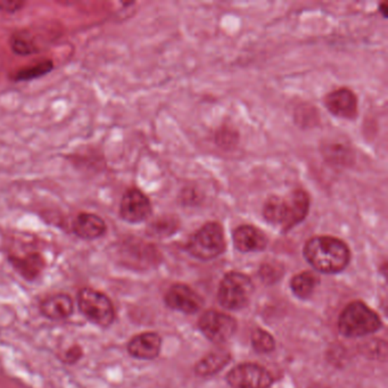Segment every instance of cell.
Here are the masks:
<instances>
[{
  "mask_svg": "<svg viewBox=\"0 0 388 388\" xmlns=\"http://www.w3.org/2000/svg\"><path fill=\"white\" fill-rule=\"evenodd\" d=\"M304 256L317 271L324 273L340 272L351 261L349 246L331 236H317L307 240Z\"/></svg>",
  "mask_w": 388,
  "mask_h": 388,
  "instance_id": "cell-1",
  "label": "cell"
},
{
  "mask_svg": "<svg viewBox=\"0 0 388 388\" xmlns=\"http://www.w3.org/2000/svg\"><path fill=\"white\" fill-rule=\"evenodd\" d=\"M310 198L307 191L298 189L287 196H272L265 202L263 216L271 225L284 231L300 225L309 214Z\"/></svg>",
  "mask_w": 388,
  "mask_h": 388,
  "instance_id": "cell-2",
  "label": "cell"
},
{
  "mask_svg": "<svg viewBox=\"0 0 388 388\" xmlns=\"http://www.w3.org/2000/svg\"><path fill=\"white\" fill-rule=\"evenodd\" d=\"M340 334L346 337L367 336L382 328V320L373 310L363 302L349 303L340 314L338 321Z\"/></svg>",
  "mask_w": 388,
  "mask_h": 388,
  "instance_id": "cell-3",
  "label": "cell"
},
{
  "mask_svg": "<svg viewBox=\"0 0 388 388\" xmlns=\"http://www.w3.org/2000/svg\"><path fill=\"white\" fill-rule=\"evenodd\" d=\"M76 303L82 316L98 327L109 328L116 320L114 304L103 291L91 287L80 289Z\"/></svg>",
  "mask_w": 388,
  "mask_h": 388,
  "instance_id": "cell-4",
  "label": "cell"
},
{
  "mask_svg": "<svg viewBox=\"0 0 388 388\" xmlns=\"http://www.w3.org/2000/svg\"><path fill=\"white\" fill-rule=\"evenodd\" d=\"M187 249L200 260H212L225 252L226 238L223 228L218 222H207L189 240Z\"/></svg>",
  "mask_w": 388,
  "mask_h": 388,
  "instance_id": "cell-5",
  "label": "cell"
},
{
  "mask_svg": "<svg viewBox=\"0 0 388 388\" xmlns=\"http://www.w3.org/2000/svg\"><path fill=\"white\" fill-rule=\"evenodd\" d=\"M252 282L242 272H229L223 277L219 287V302L228 310H240L247 307L252 298Z\"/></svg>",
  "mask_w": 388,
  "mask_h": 388,
  "instance_id": "cell-6",
  "label": "cell"
},
{
  "mask_svg": "<svg viewBox=\"0 0 388 388\" xmlns=\"http://www.w3.org/2000/svg\"><path fill=\"white\" fill-rule=\"evenodd\" d=\"M152 202L148 196L137 187H129L122 195L118 216L130 225H138L152 216Z\"/></svg>",
  "mask_w": 388,
  "mask_h": 388,
  "instance_id": "cell-7",
  "label": "cell"
},
{
  "mask_svg": "<svg viewBox=\"0 0 388 388\" xmlns=\"http://www.w3.org/2000/svg\"><path fill=\"white\" fill-rule=\"evenodd\" d=\"M198 327L213 343H225L236 333L237 322L233 317L209 310L200 317Z\"/></svg>",
  "mask_w": 388,
  "mask_h": 388,
  "instance_id": "cell-8",
  "label": "cell"
},
{
  "mask_svg": "<svg viewBox=\"0 0 388 388\" xmlns=\"http://www.w3.org/2000/svg\"><path fill=\"white\" fill-rule=\"evenodd\" d=\"M231 388H269L273 378L265 368L255 363L237 366L227 376Z\"/></svg>",
  "mask_w": 388,
  "mask_h": 388,
  "instance_id": "cell-9",
  "label": "cell"
},
{
  "mask_svg": "<svg viewBox=\"0 0 388 388\" xmlns=\"http://www.w3.org/2000/svg\"><path fill=\"white\" fill-rule=\"evenodd\" d=\"M167 305L186 314H193L200 311L203 300L194 289L187 285L176 284L171 286L165 295Z\"/></svg>",
  "mask_w": 388,
  "mask_h": 388,
  "instance_id": "cell-10",
  "label": "cell"
},
{
  "mask_svg": "<svg viewBox=\"0 0 388 388\" xmlns=\"http://www.w3.org/2000/svg\"><path fill=\"white\" fill-rule=\"evenodd\" d=\"M325 105L336 118L352 120L358 116V98L352 90L337 89L326 96Z\"/></svg>",
  "mask_w": 388,
  "mask_h": 388,
  "instance_id": "cell-11",
  "label": "cell"
},
{
  "mask_svg": "<svg viewBox=\"0 0 388 388\" xmlns=\"http://www.w3.org/2000/svg\"><path fill=\"white\" fill-rule=\"evenodd\" d=\"M73 234L83 240H96L105 236L107 225L96 213L80 212L72 221Z\"/></svg>",
  "mask_w": 388,
  "mask_h": 388,
  "instance_id": "cell-12",
  "label": "cell"
},
{
  "mask_svg": "<svg viewBox=\"0 0 388 388\" xmlns=\"http://www.w3.org/2000/svg\"><path fill=\"white\" fill-rule=\"evenodd\" d=\"M162 340L156 333H141L127 343V353L138 360H154L161 352Z\"/></svg>",
  "mask_w": 388,
  "mask_h": 388,
  "instance_id": "cell-13",
  "label": "cell"
},
{
  "mask_svg": "<svg viewBox=\"0 0 388 388\" xmlns=\"http://www.w3.org/2000/svg\"><path fill=\"white\" fill-rule=\"evenodd\" d=\"M40 313L52 321H63L72 317L74 300L70 295L57 293L50 295L40 303Z\"/></svg>",
  "mask_w": 388,
  "mask_h": 388,
  "instance_id": "cell-14",
  "label": "cell"
},
{
  "mask_svg": "<svg viewBox=\"0 0 388 388\" xmlns=\"http://www.w3.org/2000/svg\"><path fill=\"white\" fill-rule=\"evenodd\" d=\"M233 240L236 249L244 253L260 252L268 245L265 234L254 226L244 225L236 228Z\"/></svg>",
  "mask_w": 388,
  "mask_h": 388,
  "instance_id": "cell-15",
  "label": "cell"
},
{
  "mask_svg": "<svg viewBox=\"0 0 388 388\" xmlns=\"http://www.w3.org/2000/svg\"><path fill=\"white\" fill-rule=\"evenodd\" d=\"M13 267L25 279L32 282L40 276L45 269V260L40 254H29L25 258H11Z\"/></svg>",
  "mask_w": 388,
  "mask_h": 388,
  "instance_id": "cell-16",
  "label": "cell"
},
{
  "mask_svg": "<svg viewBox=\"0 0 388 388\" xmlns=\"http://www.w3.org/2000/svg\"><path fill=\"white\" fill-rule=\"evenodd\" d=\"M9 47L18 56H30L40 52V47L30 31L18 30L9 36Z\"/></svg>",
  "mask_w": 388,
  "mask_h": 388,
  "instance_id": "cell-17",
  "label": "cell"
},
{
  "mask_svg": "<svg viewBox=\"0 0 388 388\" xmlns=\"http://www.w3.org/2000/svg\"><path fill=\"white\" fill-rule=\"evenodd\" d=\"M54 69V61L45 58L41 61L36 62L32 65H27L22 69H18L9 78L14 82L32 81V80L39 79L41 76H47Z\"/></svg>",
  "mask_w": 388,
  "mask_h": 388,
  "instance_id": "cell-18",
  "label": "cell"
},
{
  "mask_svg": "<svg viewBox=\"0 0 388 388\" xmlns=\"http://www.w3.org/2000/svg\"><path fill=\"white\" fill-rule=\"evenodd\" d=\"M230 361V354L227 351L209 353L196 364V373L200 376H212Z\"/></svg>",
  "mask_w": 388,
  "mask_h": 388,
  "instance_id": "cell-19",
  "label": "cell"
},
{
  "mask_svg": "<svg viewBox=\"0 0 388 388\" xmlns=\"http://www.w3.org/2000/svg\"><path fill=\"white\" fill-rule=\"evenodd\" d=\"M319 284V278L316 273L311 271H304L293 277L291 282V289L298 298H307L316 291Z\"/></svg>",
  "mask_w": 388,
  "mask_h": 388,
  "instance_id": "cell-20",
  "label": "cell"
},
{
  "mask_svg": "<svg viewBox=\"0 0 388 388\" xmlns=\"http://www.w3.org/2000/svg\"><path fill=\"white\" fill-rule=\"evenodd\" d=\"M251 340H252L253 349L258 353L272 352L276 346L273 337L263 329H255Z\"/></svg>",
  "mask_w": 388,
  "mask_h": 388,
  "instance_id": "cell-21",
  "label": "cell"
},
{
  "mask_svg": "<svg viewBox=\"0 0 388 388\" xmlns=\"http://www.w3.org/2000/svg\"><path fill=\"white\" fill-rule=\"evenodd\" d=\"M178 229V221L176 219L158 218L156 221L151 223L148 227V234L152 236H170Z\"/></svg>",
  "mask_w": 388,
  "mask_h": 388,
  "instance_id": "cell-22",
  "label": "cell"
},
{
  "mask_svg": "<svg viewBox=\"0 0 388 388\" xmlns=\"http://www.w3.org/2000/svg\"><path fill=\"white\" fill-rule=\"evenodd\" d=\"M27 1L23 0H0V12L5 14H15L21 12L27 6Z\"/></svg>",
  "mask_w": 388,
  "mask_h": 388,
  "instance_id": "cell-23",
  "label": "cell"
},
{
  "mask_svg": "<svg viewBox=\"0 0 388 388\" xmlns=\"http://www.w3.org/2000/svg\"><path fill=\"white\" fill-rule=\"evenodd\" d=\"M82 355H83V352H82V349L80 346H71L70 349H67V352H65L64 361L69 364L76 363L82 358Z\"/></svg>",
  "mask_w": 388,
  "mask_h": 388,
  "instance_id": "cell-24",
  "label": "cell"
}]
</instances>
